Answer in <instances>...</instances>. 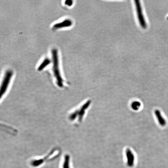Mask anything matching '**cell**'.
I'll return each mask as SVG.
<instances>
[{"instance_id": "9c48e42d", "label": "cell", "mask_w": 168, "mask_h": 168, "mask_svg": "<svg viewBox=\"0 0 168 168\" xmlns=\"http://www.w3.org/2000/svg\"><path fill=\"white\" fill-rule=\"evenodd\" d=\"M155 113L160 125L161 126H163V127L165 126L166 124V121L164 118H163V117L162 116L159 110H155Z\"/></svg>"}, {"instance_id": "8992f818", "label": "cell", "mask_w": 168, "mask_h": 168, "mask_svg": "<svg viewBox=\"0 0 168 168\" xmlns=\"http://www.w3.org/2000/svg\"><path fill=\"white\" fill-rule=\"evenodd\" d=\"M72 25V22L70 19H67L64 20L60 22L56 23L53 25V29H59L70 27Z\"/></svg>"}, {"instance_id": "52a82bcc", "label": "cell", "mask_w": 168, "mask_h": 168, "mask_svg": "<svg viewBox=\"0 0 168 168\" xmlns=\"http://www.w3.org/2000/svg\"><path fill=\"white\" fill-rule=\"evenodd\" d=\"M71 157L69 154L64 155L62 160L61 168H72Z\"/></svg>"}, {"instance_id": "277c9868", "label": "cell", "mask_w": 168, "mask_h": 168, "mask_svg": "<svg viewBox=\"0 0 168 168\" xmlns=\"http://www.w3.org/2000/svg\"><path fill=\"white\" fill-rule=\"evenodd\" d=\"M13 74V72L11 70H7L4 74L1 86V100L2 98H4V96L6 94L11 83Z\"/></svg>"}, {"instance_id": "8fae6325", "label": "cell", "mask_w": 168, "mask_h": 168, "mask_svg": "<svg viewBox=\"0 0 168 168\" xmlns=\"http://www.w3.org/2000/svg\"><path fill=\"white\" fill-rule=\"evenodd\" d=\"M132 109L135 111H137L141 107V104L138 101L133 102L131 104Z\"/></svg>"}, {"instance_id": "30bf717a", "label": "cell", "mask_w": 168, "mask_h": 168, "mask_svg": "<svg viewBox=\"0 0 168 168\" xmlns=\"http://www.w3.org/2000/svg\"><path fill=\"white\" fill-rule=\"evenodd\" d=\"M51 61L49 59H45L42 62L41 64L40 65L39 67L38 68V71H42L46 67H47V66L50 64Z\"/></svg>"}, {"instance_id": "7a4b0ae2", "label": "cell", "mask_w": 168, "mask_h": 168, "mask_svg": "<svg viewBox=\"0 0 168 168\" xmlns=\"http://www.w3.org/2000/svg\"><path fill=\"white\" fill-rule=\"evenodd\" d=\"M60 153L59 149H53L45 157L32 160L30 162V165L33 168H39L46 162L56 159L60 155Z\"/></svg>"}, {"instance_id": "3957f363", "label": "cell", "mask_w": 168, "mask_h": 168, "mask_svg": "<svg viewBox=\"0 0 168 168\" xmlns=\"http://www.w3.org/2000/svg\"><path fill=\"white\" fill-rule=\"evenodd\" d=\"M90 104V102H87L79 108L77 109L72 112H71L68 116L69 121L73 123H81L83 120L86 113V111L89 107Z\"/></svg>"}, {"instance_id": "4fadbf2b", "label": "cell", "mask_w": 168, "mask_h": 168, "mask_svg": "<svg viewBox=\"0 0 168 168\" xmlns=\"http://www.w3.org/2000/svg\"><path fill=\"white\" fill-rule=\"evenodd\" d=\"M167 19H168V17Z\"/></svg>"}, {"instance_id": "6da1fadb", "label": "cell", "mask_w": 168, "mask_h": 168, "mask_svg": "<svg viewBox=\"0 0 168 168\" xmlns=\"http://www.w3.org/2000/svg\"><path fill=\"white\" fill-rule=\"evenodd\" d=\"M52 62H53V72L56 83L58 86L63 88L64 86V81L62 78L60 71L59 63L58 52L56 49H53L52 51Z\"/></svg>"}, {"instance_id": "5b68a950", "label": "cell", "mask_w": 168, "mask_h": 168, "mask_svg": "<svg viewBox=\"0 0 168 168\" xmlns=\"http://www.w3.org/2000/svg\"><path fill=\"white\" fill-rule=\"evenodd\" d=\"M135 2L138 18L140 24H141V26L143 28L146 29V28L147 27V24H146L144 16L142 13V9L141 8V4L140 3V1H135Z\"/></svg>"}, {"instance_id": "7c38bea8", "label": "cell", "mask_w": 168, "mask_h": 168, "mask_svg": "<svg viewBox=\"0 0 168 168\" xmlns=\"http://www.w3.org/2000/svg\"><path fill=\"white\" fill-rule=\"evenodd\" d=\"M65 3L66 5L68 6H70L72 5L73 1H66Z\"/></svg>"}, {"instance_id": "ba28073f", "label": "cell", "mask_w": 168, "mask_h": 168, "mask_svg": "<svg viewBox=\"0 0 168 168\" xmlns=\"http://www.w3.org/2000/svg\"><path fill=\"white\" fill-rule=\"evenodd\" d=\"M126 156H127V163L130 166L133 165L134 162V156L132 152L130 149H127L126 150Z\"/></svg>"}]
</instances>
